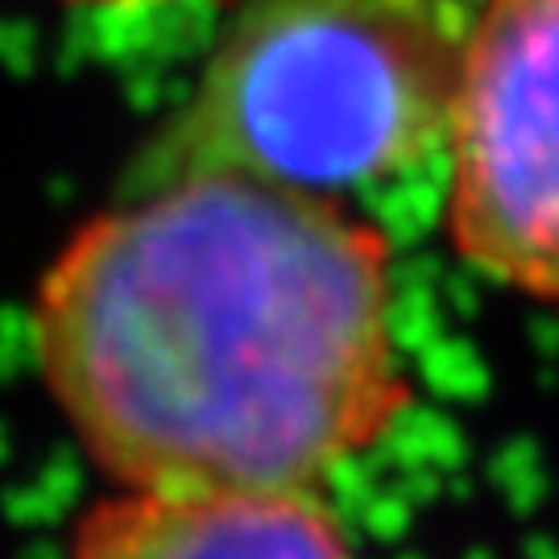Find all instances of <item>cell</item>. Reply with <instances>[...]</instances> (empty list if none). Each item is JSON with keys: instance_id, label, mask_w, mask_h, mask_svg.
<instances>
[{"instance_id": "cell-1", "label": "cell", "mask_w": 559, "mask_h": 559, "mask_svg": "<svg viewBox=\"0 0 559 559\" xmlns=\"http://www.w3.org/2000/svg\"><path fill=\"white\" fill-rule=\"evenodd\" d=\"M38 353L138 493H320L411 406L385 233L224 170L87 224L41 282Z\"/></svg>"}, {"instance_id": "cell-4", "label": "cell", "mask_w": 559, "mask_h": 559, "mask_svg": "<svg viewBox=\"0 0 559 559\" xmlns=\"http://www.w3.org/2000/svg\"><path fill=\"white\" fill-rule=\"evenodd\" d=\"M75 559H353L320 493H138L96 506Z\"/></svg>"}, {"instance_id": "cell-5", "label": "cell", "mask_w": 559, "mask_h": 559, "mask_svg": "<svg viewBox=\"0 0 559 559\" xmlns=\"http://www.w3.org/2000/svg\"><path fill=\"white\" fill-rule=\"evenodd\" d=\"M71 4H87V9H145V4H175V0H71Z\"/></svg>"}, {"instance_id": "cell-3", "label": "cell", "mask_w": 559, "mask_h": 559, "mask_svg": "<svg viewBox=\"0 0 559 559\" xmlns=\"http://www.w3.org/2000/svg\"><path fill=\"white\" fill-rule=\"evenodd\" d=\"M448 237L468 265L559 311V0H485L448 124Z\"/></svg>"}, {"instance_id": "cell-2", "label": "cell", "mask_w": 559, "mask_h": 559, "mask_svg": "<svg viewBox=\"0 0 559 559\" xmlns=\"http://www.w3.org/2000/svg\"><path fill=\"white\" fill-rule=\"evenodd\" d=\"M468 25L452 0H249L138 187L179 175L340 195L448 141Z\"/></svg>"}]
</instances>
